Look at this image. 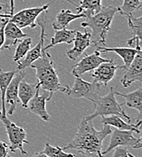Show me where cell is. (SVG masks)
I'll use <instances>...</instances> for the list:
<instances>
[{
    "mask_svg": "<svg viewBox=\"0 0 142 157\" xmlns=\"http://www.w3.org/2000/svg\"><path fill=\"white\" fill-rule=\"evenodd\" d=\"M110 134L111 126L104 124L100 130H97L92 121L82 118L75 137L63 150H76L88 157H103L102 144Z\"/></svg>",
    "mask_w": 142,
    "mask_h": 157,
    "instance_id": "cell-1",
    "label": "cell"
},
{
    "mask_svg": "<svg viewBox=\"0 0 142 157\" xmlns=\"http://www.w3.org/2000/svg\"><path fill=\"white\" fill-rule=\"evenodd\" d=\"M30 67L36 70V76L37 79V84L44 91L50 94H54L57 91L68 93L69 86H63L60 84L54 61L47 51L42 49L41 56L33 62L30 65Z\"/></svg>",
    "mask_w": 142,
    "mask_h": 157,
    "instance_id": "cell-2",
    "label": "cell"
},
{
    "mask_svg": "<svg viewBox=\"0 0 142 157\" xmlns=\"http://www.w3.org/2000/svg\"><path fill=\"white\" fill-rule=\"evenodd\" d=\"M118 6H106L102 7L99 12L93 16L86 17L85 21L81 23L82 27L90 28V41L91 45H106L107 35L110 29L111 24L115 15L118 12Z\"/></svg>",
    "mask_w": 142,
    "mask_h": 157,
    "instance_id": "cell-3",
    "label": "cell"
},
{
    "mask_svg": "<svg viewBox=\"0 0 142 157\" xmlns=\"http://www.w3.org/2000/svg\"><path fill=\"white\" fill-rule=\"evenodd\" d=\"M115 90L113 87L110 89L109 93L104 96H98L97 99L95 101V110L89 115H86L83 118L88 121H92L96 117H102V116H108V115H118L121 118H125L128 123H130L131 118L130 116L125 112L116 99V94L114 93Z\"/></svg>",
    "mask_w": 142,
    "mask_h": 157,
    "instance_id": "cell-4",
    "label": "cell"
},
{
    "mask_svg": "<svg viewBox=\"0 0 142 157\" xmlns=\"http://www.w3.org/2000/svg\"><path fill=\"white\" fill-rule=\"evenodd\" d=\"M0 120L4 124L7 137L9 139V146L8 149L15 153L16 151L19 150L23 155H26V151L24 150V144H29L26 140V133L22 127L17 125L15 123L11 122L6 115H2L0 113Z\"/></svg>",
    "mask_w": 142,
    "mask_h": 157,
    "instance_id": "cell-5",
    "label": "cell"
},
{
    "mask_svg": "<svg viewBox=\"0 0 142 157\" xmlns=\"http://www.w3.org/2000/svg\"><path fill=\"white\" fill-rule=\"evenodd\" d=\"M111 137L109 144L107 149L102 152V155L108 154L116 147H132L134 149H140L142 146L141 138H136L133 135L132 131H122L118 129H111Z\"/></svg>",
    "mask_w": 142,
    "mask_h": 157,
    "instance_id": "cell-6",
    "label": "cell"
},
{
    "mask_svg": "<svg viewBox=\"0 0 142 157\" xmlns=\"http://www.w3.org/2000/svg\"><path fill=\"white\" fill-rule=\"evenodd\" d=\"M56 0H52L50 3L46 4L42 6H37V7H30V8H25L20 10L18 13H14L9 20L11 22L15 23L19 28H25V27H30V28H35L37 27V19L40 14L43 12L47 11L49 6L51 3H53Z\"/></svg>",
    "mask_w": 142,
    "mask_h": 157,
    "instance_id": "cell-7",
    "label": "cell"
},
{
    "mask_svg": "<svg viewBox=\"0 0 142 157\" xmlns=\"http://www.w3.org/2000/svg\"><path fill=\"white\" fill-rule=\"evenodd\" d=\"M99 87L93 83H89L81 78V76H75L73 86L69 89L67 94L73 98H85L91 101L93 104L99 96Z\"/></svg>",
    "mask_w": 142,
    "mask_h": 157,
    "instance_id": "cell-8",
    "label": "cell"
},
{
    "mask_svg": "<svg viewBox=\"0 0 142 157\" xmlns=\"http://www.w3.org/2000/svg\"><path fill=\"white\" fill-rule=\"evenodd\" d=\"M118 68L119 67L113 61V59H110L108 62L100 64L93 70L91 75V77L93 78V84L99 88L107 86L108 84L115 77L116 72Z\"/></svg>",
    "mask_w": 142,
    "mask_h": 157,
    "instance_id": "cell-9",
    "label": "cell"
},
{
    "mask_svg": "<svg viewBox=\"0 0 142 157\" xmlns=\"http://www.w3.org/2000/svg\"><path fill=\"white\" fill-rule=\"evenodd\" d=\"M47 14L46 13V16L44 17L43 20H40L38 22V25H40L41 27V34H40V37H39V40L37 42V44L35 45L33 48H30L29 51L27 52V54L25 56L22 60L17 62L18 63V68L17 70H25L26 67H30V65L35 62L37 59H38L40 56H41V54H42V48L44 46V43H45V37H46V32H45V29H46V22H47Z\"/></svg>",
    "mask_w": 142,
    "mask_h": 157,
    "instance_id": "cell-10",
    "label": "cell"
},
{
    "mask_svg": "<svg viewBox=\"0 0 142 157\" xmlns=\"http://www.w3.org/2000/svg\"><path fill=\"white\" fill-rule=\"evenodd\" d=\"M111 58H103L100 56V53L97 50H95L94 53L85 56L81 60L73 67L72 69V75L74 76H81L82 75L93 71L100 64L106 63L110 61Z\"/></svg>",
    "mask_w": 142,
    "mask_h": 157,
    "instance_id": "cell-11",
    "label": "cell"
},
{
    "mask_svg": "<svg viewBox=\"0 0 142 157\" xmlns=\"http://www.w3.org/2000/svg\"><path fill=\"white\" fill-rule=\"evenodd\" d=\"M39 90H40V87L37 84V90H36L35 95L29 101L28 107L33 113L37 115L43 121L47 122V121H49V114L46 109V104L47 101H49L51 99L53 94H50L48 92L44 91L45 93L43 94H40Z\"/></svg>",
    "mask_w": 142,
    "mask_h": 157,
    "instance_id": "cell-12",
    "label": "cell"
},
{
    "mask_svg": "<svg viewBox=\"0 0 142 157\" xmlns=\"http://www.w3.org/2000/svg\"><path fill=\"white\" fill-rule=\"evenodd\" d=\"M26 76V73L24 70H17L16 75L10 81L7 88L6 90V95H5V102L9 105V108L7 110V113L12 115L16 108L17 105L18 103V86L21 80H23L24 77Z\"/></svg>",
    "mask_w": 142,
    "mask_h": 157,
    "instance_id": "cell-13",
    "label": "cell"
},
{
    "mask_svg": "<svg viewBox=\"0 0 142 157\" xmlns=\"http://www.w3.org/2000/svg\"><path fill=\"white\" fill-rule=\"evenodd\" d=\"M134 82H142V51L139 50L129 67L126 69L121 78L123 87H128Z\"/></svg>",
    "mask_w": 142,
    "mask_h": 157,
    "instance_id": "cell-14",
    "label": "cell"
},
{
    "mask_svg": "<svg viewBox=\"0 0 142 157\" xmlns=\"http://www.w3.org/2000/svg\"><path fill=\"white\" fill-rule=\"evenodd\" d=\"M73 43H74V46L70 50H67L66 54L70 60L75 61L85 52V50L89 46L91 45L90 33L87 31H85L84 33L76 31V36Z\"/></svg>",
    "mask_w": 142,
    "mask_h": 157,
    "instance_id": "cell-15",
    "label": "cell"
},
{
    "mask_svg": "<svg viewBox=\"0 0 142 157\" xmlns=\"http://www.w3.org/2000/svg\"><path fill=\"white\" fill-rule=\"evenodd\" d=\"M4 35L5 41L1 47V50L10 49L11 47L17 45L18 41L27 36V35L24 33L21 28H19L15 23L11 22L10 20H8L5 25Z\"/></svg>",
    "mask_w": 142,
    "mask_h": 157,
    "instance_id": "cell-16",
    "label": "cell"
},
{
    "mask_svg": "<svg viewBox=\"0 0 142 157\" xmlns=\"http://www.w3.org/2000/svg\"><path fill=\"white\" fill-rule=\"evenodd\" d=\"M97 51L99 53H106V52H113L116 53L118 56H120L124 62V65L122 67H119L118 69L126 70L129 67L131 62L133 61L134 57L136 56L139 50H141V48H132V47H106V46H97Z\"/></svg>",
    "mask_w": 142,
    "mask_h": 157,
    "instance_id": "cell-17",
    "label": "cell"
},
{
    "mask_svg": "<svg viewBox=\"0 0 142 157\" xmlns=\"http://www.w3.org/2000/svg\"><path fill=\"white\" fill-rule=\"evenodd\" d=\"M101 123L103 124H107L109 126H113L115 129L122 130V131H132L137 134H140V125L142 124L141 120L138 121L137 124H132L130 123H126L120 116L118 115H108V116H102Z\"/></svg>",
    "mask_w": 142,
    "mask_h": 157,
    "instance_id": "cell-18",
    "label": "cell"
},
{
    "mask_svg": "<svg viewBox=\"0 0 142 157\" xmlns=\"http://www.w3.org/2000/svg\"><path fill=\"white\" fill-rule=\"evenodd\" d=\"M128 23V26L132 31L133 36L128 40L129 47L135 48L137 45H140L142 38V17H135L133 15H123Z\"/></svg>",
    "mask_w": 142,
    "mask_h": 157,
    "instance_id": "cell-19",
    "label": "cell"
},
{
    "mask_svg": "<svg viewBox=\"0 0 142 157\" xmlns=\"http://www.w3.org/2000/svg\"><path fill=\"white\" fill-rule=\"evenodd\" d=\"M86 15L84 13L80 14H74L70 9H61L56 16V19L53 23L52 26L54 30H60L67 28L69 25L72 21L79 19V18H85Z\"/></svg>",
    "mask_w": 142,
    "mask_h": 157,
    "instance_id": "cell-20",
    "label": "cell"
},
{
    "mask_svg": "<svg viewBox=\"0 0 142 157\" xmlns=\"http://www.w3.org/2000/svg\"><path fill=\"white\" fill-rule=\"evenodd\" d=\"M115 94H118L119 96H122L125 98V103L123 104L124 105L135 109L139 113V121L141 120L142 115V89L140 87L137 90L125 94V93H120L114 91Z\"/></svg>",
    "mask_w": 142,
    "mask_h": 157,
    "instance_id": "cell-21",
    "label": "cell"
},
{
    "mask_svg": "<svg viewBox=\"0 0 142 157\" xmlns=\"http://www.w3.org/2000/svg\"><path fill=\"white\" fill-rule=\"evenodd\" d=\"M76 31L77 30H70L68 28H64V29H60V30H55V34H54V36L51 38L50 44H48L46 46H43L42 49L45 51H47L49 48L58 45V44H62V43L67 44V45H70L73 43V41L75 39Z\"/></svg>",
    "mask_w": 142,
    "mask_h": 157,
    "instance_id": "cell-22",
    "label": "cell"
},
{
    "mask_svg": "<svg viewBox=\"0 0 142 157\" xmlns=\"http://www.w3.org/2000/svg\"><path fill=\"white\" fill-rule=\"evenodd\" d=\"M72 5L76 6V10L77 14L84 13L86 17L93 16L101 10L102 6V0H81L78 5L75 4L71 0H67Z\"/></svg>",
    "mask_w": 142,
    "mask_h": 157,
    "instance_id": "cell-23",
    "label": "cell"
},
{
    "mask_svg": "<svg viewBox=\"0 0 142 157\" xmlns=\"http://www.w3.org/2000/svg\"><path fill=\"white\" fill-rule=\"evenodd\" d=\"M37 90V84H29L25 80H21L18 86V100L21 102L23 108L28 107V103L29 101L33 98L35 95Z\"/></svg>",
    "mask_w": 142,
    "mask_h": 157,
    "instance_id": "cell-24",
    "label": "cell"
},
{
    "mask_svg": "<svg viewBox=\"0 0 142 157\" xmlns=\"http://www.w3.org/2000/svg\"><path fill=\"white\" fill-rule=\"evenodd\" d=\"M17 70L4 72L0 69V96L2 101V108H1V114L6 115V102H5V95L6 90L7 88L10 81L16 75Z\"/></svg>",
    "mask_w": 142,
    "mask_h": 157,
    "instance_id": "cell-25",
    "label": "cell"
},
{
    "mask_svg": "<svg viewBox=\"0 0 142 157\" xmlns=\"http://www.w3.org/2000/svg\"><path fill=\"white\" fill-rule=\"evenodd\" d=\"M31 44H32V39L30 37H25L18 42L16 51H15V54L13 56L14 62H18L23 59L25 56L29 51V49L31 47Z\"/></svg>",
    "mask_w": 142,
    "mask_h": 157,
    "instance_id": "cell-26",
    "label": "cell"
},
{
    "mask_svg": "<svg viewBox=\"0 0 142 157\" xmlns=\"http://www.w3.org/2000/svg\"><path fill=\"white\" fill-rule=\"evenodd\" d=\"M142 6L141 0H123L121 6H118V12L123 15H133L136 11L140 10Z\"/></svg>",
    "mask_w": 142,
    "mask_h": 157,
    "instance_id": "cell-27",
    "label": "cell"
},
{
    "mask_svg": "<svg viewBox=\"0 0 142 157\" xmlns=\"http://www.w3.org/2000/svg\"><path fill=\"white\" fill-rule=\"evenodd\" d=\"M44 155H46L48 157H75L74 155L66 153L63 148L59 146H52L49 144H46L45 148L41 151Z\"/></svg>",
    "mask_w": 142,
    "mask_h": 157,
    "instance_id": "cell-28",
    "label": "cell"
},
{
    "mask_svg": "<svg viewBox=\"0 0 142 157\" xmlns=\"http://www.w3.org/2000/svg\"><path fill=\"white\" fill-rule=\"evenodd\" d=\"M112 157H129L128 147H123V146L116 147L114 149V154Z\"/></svg>",
    "mask_w": 142,
    "mask_h": 157,
    "instance_id": "cell-29",
    "label": "cell"
},
{
    "mask_svg": "<svg viewBox=\"0 0 142 157\" xmlns=\"http://www.w3.org/2000/svg\"><path fill=\"white\" fill-rule=\"evenodd\" d=\"M8 144L0 139V157H10L8 155Z\"/></svg>",
    "mask_w": 142,
    "mask_h": 157,
    "instance_id": "cell-30",
    "label": "cell"
},
{
    "mask_svg": "<svg viewBox=\"0 0 142 157\" xmlns=\"http://www.w3.org/2000/svg\"><path fill=\"white\" fill-rule=\"evenodd\" d=\"M9 11L8 9V6L3 3H0V14H5L7 13Z\"/></svg>",
    "mask_w": 142,
    "mask_h": 157,
    "instance_id": "cell-31",
    "label": "cell"
},
{
    "mask_svg": "<svg viewBox=\"0 0 142 157\" xmlns=\"http://www.w3.org/2000/svg\"><path fill=\"white\" fill-rule=\"evenodd\" d=\"M31 157H48V156H47L46 155H44V154H43V153H41V152H37V153L34 154V155H33Z\"/></svg>",
    "mask_w": 142,
    "mask_h": 157,
    "instance_id": "cell-32",
    "label": "cell"
},
{
    "mask_svg": "<svg viewBox=\"0 0 142 157\" xmlns=\"http://www.w3.org/2000/svg\"><path fill=\"white\" fill-rule=\"evenodd\" d=\"M0 113H1V110H0Z\"/></svg>",
    "mask_w": 142,
    "mask_h": 157,
    "instance_id": "cell-33",
    "label": "cell"
}]
</instances>
